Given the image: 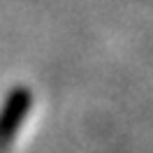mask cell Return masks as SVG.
<instances>
[{
  "mask_svg": "<svg viewBox=\"0 0 153 153\" xmlns=\"http://www.w3.org/2000/svg\"><path fill=\"white\" fill-rule=\"evenodd\" d=\"M30 91L28 88H14L10 97L5 100V105L0 109V149H5L7 144L14 139V134L23 123V118L30 109Z\"/></svg>",
  "mask_w": 153,
  "mask_h": 153,
  "instance_id": "cell-1",
  "label": "cell"
}]
</instances>
